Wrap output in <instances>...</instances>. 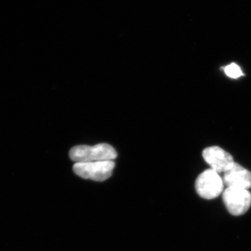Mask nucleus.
<instances>
[{"instance_id":"nucleus-1","label":"nucleus","mask_w":251,"mask_h":251,"mask_svg":"<svg viewBox=\"0 0 251 251\" xmlns=\"http://www.w3.org/2000/svg\"><path fill=\"white\" fill-rule=\"evenodd\" d=\"M69 156L75 163L113 161L117 153L111 145L100 143L94 146L77 145L71 149Z\"/></svg>"},{"instance_id":"nucleus-2","label":"nucleus","mask_w":251,"mask_h":251,"mask_svg":"<svg viewBox=\"0 0 251 251\" xmlns=\"http://www.w3.org/2000/svg\"><path fill=\"white\" fill-rule=\"evenodd\" d=\"M115 166L113 161L75 163L73 170L77 176L83 179L103 181L111 176Z\"/></svg>"},{"instance_id":"nucleus-3","label":"nucleus","mask_w":251,"mask_h":251,"mask_svg":"<svg viewBox=\"0 0 251 251\" xmlns=\"http://www.w3.org/2000/svg\"><path fill=\"white\" fill-rule=\"evenodd\" d=\"M223 200L229 214L242 216L251 206V193L243 188L227 187L223 193Z\"/></svg>"},{"instance_id":"nucleus-4","label":"nucleus","mask_w":251,"mask_h":251,"mask_svg":"<svg viewBox=\"0 0 251 251\" xmlns=\"http://www.w3.org/2000/svg\"><path fill=\"white\" fill-rule=\"evenodd\" d=\"M224 183L219 173L212 169L203 172L198 176L196 189L201 198L212 200L224 192Z\"/></svg>"},{"instance_id":"nucleus-5","label":"nucleus","mask_w":251,"mask_h":251,"mask_svg":"<svg viewBox=\"0 0 251 251\" xmlns=\"http://www.w3.org/2000/svg\"><path fill=\"white\" fill-rule=\"evenodd\" d=\"M204 161L216 173H226L234 164L233 158L228 152L218 146L209 147L203 150Z\"/></svg>"},{"instance_id":"nucleus-6","label":"nucleus","mask_w":251,"mask_h":251,"mask_svg":"<svg viewBox=\"0 0 251 251\" xmlns=\"http://www.w3.org/2000/svg\"><path fill=\"white\" fill-rule=\"evenodd\" d=\"M223 181L227 187L249 190L251 188V172L234 163L232 168L225 173Z\"/></svg>"},{"instance_id":"nucleus-7","label":"nucleus","mask_w":251,"mask_h":251,"mask_svg":"<svg viewBox=\"0 0 251 251\" xmlns=\"http://www.w3.org/2000/svg\"><path fill=\"white\" fill-rule=\"evenodd\" d=\"M225 73L227 76L232 77V78H237L243 75V73L241 70L240 67L237 66V64H229L225 68Z\"/></svg>"}]
</instances>
